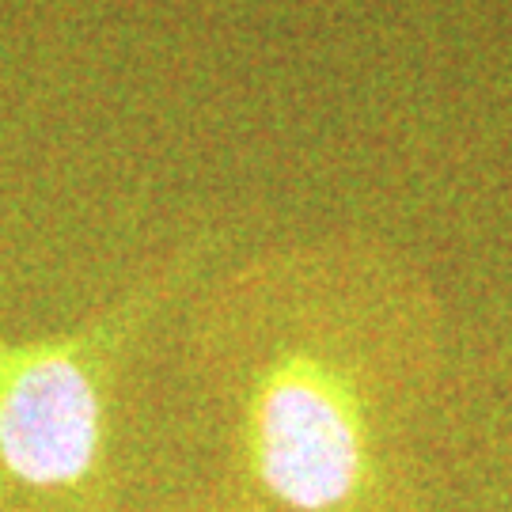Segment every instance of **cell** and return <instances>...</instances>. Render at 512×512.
<instances>
[{"label": "cell", "mask_w": 512, "mask_h": 512, "mask_svg": "<svg viewBox=\"0 0 512 512\" xmlns=\"http://www.w3.org/2000/svg\"><path fill=\"white\" fill-rule=\"evenodd\" d=\"M171 512H270V509H258L247 497L232 494L228 486H217V490H205V494H198L190 505L171 509Z\"/></svg>", "instance_id": "3"}, {"label": "cell", "mask_w": 512, "mask_h": 512, "mask_svg": "<svg viewBox=\"0 0 512 512\" xmlns=\"http://www.w3.org/2000/svg\"><path fill=\"white\" fill-rule=\"evenodd\" d=\"M198 262V247L171 258L65 334L0 342V512H118V387Z\"/></svg>", "instance_id": "2"}, {"label": "cell", "mask_w": 512, "mask_h": 512, "mask_svg": "<svg viewBox=\"0 0 512 512\" xmlns=\"http://www.w3.org/2000/svg\"><path fill=\"white\" fill-rule=\"evenodd\" d=\"M194 357L232 494L270 512H425L418 433L433 372L410 334L330 304L220 323Z\"/></svg>", "instance_id": "1"}]
</instances>
